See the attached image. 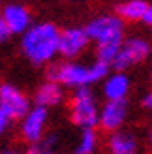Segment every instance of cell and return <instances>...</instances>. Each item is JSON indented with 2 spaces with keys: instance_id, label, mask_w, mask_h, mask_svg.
Segmentation results:
<instances>
[{
  "instance_id": "obj_5",
  "label": "cell",
  "mask_w": 152,
  "mask_h": 154,
  "mask_svg": "<svg viewBox=\"0 0 152 154\" xmlns=\"http://www.w3.org/2000/svg\"><path fill=\"white\" fill-rule=\"evenodd\" d=\"M152 55V45L148 40L145 38H128V40H122L120 43V49L117 53L115 60H113L111 68L117 72H126L130 70L132 66L141 64Z\"/></svg>"
},
{
  "instance_id": "obj_2",
  "label": "cell",
  "mask_w": 152,
  "mask_h": 154,
  "mask_svg": "<svg viewBox=\"0 0 152 154\" xmlns=\"http://www.w3.org/2000/svg\"><path fill=\"white\" fill-rule=\"evenodd\" d=\"M109 70L111 68L100 60H94L92 64H81L77 60H62V62H55L47 68V79L56 81L64 88L73 90L103 81Z\"/></svg>"
},
{
  "instance_id": "obj_3",
  "label": "cell",
  "mask_w": 152,
  "mask_h": 154,
  "mask_svg": "<svg viewBox=\"0 0 152 154\" xmlns=\"http://www.w3.org/2000/svg\"><path fill=\"white\" fill-rule=\"evenodd\" d=\"M98 115H100V105L90 87L73 88L70 96V120L73 124L79 128H96Z\"/></svg>"
},
{
  "instance_id": "obj_8",
  "label": "cell",
  "mask_w": 152,
  "mask_h": 154,
  "mask_svg": "<svg viewBox=\"0 0 152 154\" xmlns=\"http://www.w3.org/2000/svg\"><path fill=\"white\" fill-rule=\"evenodd\" d=\"M47 120H49L47 107H41V105L30 107L21 119V137H23V141H26L28 145L38 143L45 135Z\"/></svg>"
},
{
  "instance_id": "obj_9",
  "label": "cell",
  "mask_w": 152,
  "mask_h": 154,
  "mask_svg": "<svg viewBox=\"0 0 152 154\" xmlns=\"http://www.w3.org/2000/svg\"><path fill=\"white\" fill-rule=\"evenodd\" d=\"M128 119V102L126 100H105L100 107L98 115V126L105 132H117L124 126Z\"/></svg>"
},
{
  "instance_id": "obj_7",
  "label": "cell",
  "mask_w": 152,
  "mask_h": 154,
  "mask_svg": "<svg viewBox=\"0 0 152 154\" xmlns=\"http://www.w3.org/2000/svg\"><path fill=\"white\" fill-rule=\"evenodd\" d=\"M30 109L28 96L11 83H0V111H4L11 120H21Z\"/></svg>"
},
{
  "instance_id": "obj_21",
  "label": "cell",
  "mask_w": 152,
  "mask_h": 154,
  "mask_svg": "<svg viewBox=\"0 0 152 154\" xmlns=\"http://www.w3.org/2000/svg\"><path fill=\"white\" fill-rule=\"evenodd\" d=\"M143 105H145V109H148V111L152 113V90L148 92L145 98H143Z\"/></svg>"
},
{
  "instance_id": "obj_1",
  "label": "cell",
  "mask_w": 152,
  "mask_h": 154,
  "mask_svg": "<svg viewBox=\"0 0 152 154\" xmlns=\"http://www.w3.org/2000/svg\"><path fill=\"white\" fill-rule=\"evenodd\" d=\"M60 28L53 23H32L21 34V51L34 66L51 64L58 55Z\"/></svg>"
},
{
  "instance_id": "obj_25",
  "label": "cell",
  "mask_w": 152,
  "mask_h": 154,
  "mask_svg": "<svg viewBox=\"0 0 152 154\" xmlns=\"http://www.w3.org/2000/svg\"><path fill=\"white\" fill-rule=\"evenodd\" d=\"M0 6H2V0H0Z\"/></svg>"
},
{
  "instance_id": "obj_16",
  "label": "cell",
  "mask_w": 152,
  "mask_h": 154,
  "mask_svg": "<svg viewBox=\"0 0 152 154\" xmlns=\"http://www.w3.org/2000/svg\"><path fill=\"white\" fill-rule=\"evenodd\" d=\"M120 43L122 42H105V43H96V60L107 64L111 68L113 60H115L117 53L120 49Z\"/></svg>"
},
{
  "instance_id": "obj_4",
  "label": "cell",
  "mask_w": 152,
  "mask_h": 154,
  "mask_svg": "<svg viewBox=\"0 0 152 154\" xmlns=\"http://www.w3.org/2000/svg\"><path fill=\"white\" fill-rule=\"evenodd\" d=\"M87 36L94 43L122 42L124 40V21L117 13H103L87 23Z\"/></svg>"
},
{
  "instance_id": "obj_17",
  "label": "cell",
  "mask_w": 152,
  "mask_h": 154,
  "mask_svg": "<svg viewBox=\"0 0 152 154\" xmlns=\"http://www.w3.org/2000/svg\"><path fill=\"white\" fill-rule=\"evenodd\" d=\"M55 135H43L38 143H32L26 154H56L55 152Z\"/></svg>"
},
{
  "instance_id": "obj_23",
  "label": "cell",
  "mask_w": 152,
  "mask_h": 154,
  "mask_svg": "<svg viewBox=\"0 0 152 154\" xmlns=\"http://www.w3.org/2000/svg\"><path fill=\"white\" fill-rule=\"evenodd\" d=\"M147 141H148V145H150V149H152V126H150V130H148V134H147Z\"/></svg>"
},
{
  "instance_id": "obj_6",
  "label": "cell",
  "mask_w": 152,
  "mask_h": 154,
  "mask_svg": "<svg viewBox=\"0 0 152 154\" xmlns=\"http://www.w3.org/2000/svg\"><path fill=\"white\" fill-rule=\"evenodd\" d=\"M88 36L85 26H68L60 30L58 36V55L64 60H75L88 47Z\"/></svg>"
},
{
  "instance_id": "obj_20",
  "label": "cell",
  "mask_w": 152,
  "mask_h": 154,
  "mask_svg": "<svg viewBox=\"0 0 152 154\" xmlns=\"http://www.w3.org/2000/svg\"><path fill=\"white\" fill-rule=\"evenodd\" d=\"M145 25H148V26H152V4H148L147 6V10H145V15H143V19H141Z\"/></svg>"
},
{
  "instance_id": "obj_22",
  "label": "cell",
  "mask_w": 152,
  "mask_h": 154,
  "mask_svg": "<svg viewBox=\"0 0 152 154\" xmlns=\"http://www.w3.org/2000/svg\"><path fill=\"white\" fill-rule=\"evenodd\" d=\"M0 154H26V152H23L19 149H4V150H0Z\"/></svg>"
},
{
  "instance_id": "obj_11",
  "label": "cell",
  "mask_w": 152,
  "mask_h": 154,
  "mask_svg": "<svg viewBox=\"0 0 152 154\" xmlns=\"http://www.w3.org/2000/svg\"><path fill=\"white\" fill-rule=\"evenodd\" d=\"M64 87L62 85H58L56 81H43L40 87L36 88L34 92V102L36 105H41V107H56L64 102Z\"/></svg>"
},
{
  "instance_id": "obj_15",
  "label": "cell",
  "mask_w": 152,
  "mask_h": 154,
  "mask_svg": "<svg viewBox=\"0 0 152 154\" xmlns=\"http://www.w3.org/2000/svg\"><path fill=\"white\" fill-rule=\"evenodd\" d=\"M98 149V132L96 128H81V135L77 145L73 149V154H94Z\"/></svg>"
},
{
  "instance_id": "obj_12",
  "label": "cell",
  "mask_w": 152,
  "mask_h": 154,
  "mask_svg": "<svg viewBox=\"0 0 152 154\" xmlns=\"http://www.w3.org/2000/svg\"><path fill=\"white\" fill-rule=\"evenodd\" d=\"M102 92L105 100H126L128 92H130V77L124 72H117V70L115 73H107L103 79Z\"/></svg>"
},
{
  "instance_id": "obj_18",
  "label": "cell",
  "mask_w": 152,
  "mask_h": 154,
  "mask_svg": "<svg viewBox=\"0 0 152 154\" xmlns=\"http://www.w3.org/2000/svg\"><path fill=\"white\" fill-rule=\"evenodd\" d=\"M11 36H13V34L10 32V28H8V25H6V23H4V19H2V15H0V43L8 42Z\"/></svg>"
},
{
  "instance_id": "obj_14",
  "label": "cell",
  "mask_w": 152,
  "mask_h": 154,
  "mask_svg": "<svg viewBox=\"0 0 152 154\" xmlns=\"http://www.w3.org/2000/svg\"><path fill=\"white\" fill-rule=\"evenodd\" d=\"M148 2L145 0H126V2L118 4L117 6V15L124 23H137L143 19V15H145V10H147Z\"/></svg>"
},
{
  "instance_id": "obj_19",
  "label": "cell",
  "mask_w": 152,
  "mask_h": 154,
  "mask_svg": "<svg viewBox=\"0 0 152 154\" xmlns=\"http://www.w3.org/2000/svg\"><path fill=\"white\" fill-rule=\"evenodd\" d=\"M10 117L4 113V111H0V135L2 134H6V130H8V126H10Z\"/></svg>"
},
{
  "instance_id": "obj_10",
  "label": "cell",
  "mask_w": 152,
  "mask_h": 154,
  "mask_svg": "<svg viewBox=\"0 0 152 154\" xmlns=\"http://www.w3.org/2000/svg\"><path fill=\"white\" fill-rule=\"evenodd\" d=\"M0 15H2V19L8 25L11 34H23L32 25V13H30V10L19 2L4 4L2 10H0Z\"/></svg>"
},
{
  "instance_id": "obj_24",
  "label": "cell",
  "mask_w": 152,
  "mask_h": 154,
  "mask_svg": "<svg viewBox=\"0 0 152 154\" xmlns=\"http://www.w3.org/2000/svg\"><path fill=\"white\" fill-rule=\"evenodd\" d=\"M152 57V55H150ZM150 83H152V64H150Z\"/></svg>"
},
{
  "instance_id": "obj_13",
  "label": "cell",
  "mask_w": 152,
  "mask_h": 154,
  "mask_svg": "<svg viewBox=\"0 0 152 154\" xmlns=\"http://www.w3.org/2000/svg\"><path fill=\"white\" fill-rule=\"evenodd\" d=\"M107 150L109 154H139V141L133 134L126 130L111 132L107 139Z\"/></svg>"
}]
</instances>
